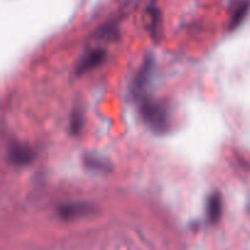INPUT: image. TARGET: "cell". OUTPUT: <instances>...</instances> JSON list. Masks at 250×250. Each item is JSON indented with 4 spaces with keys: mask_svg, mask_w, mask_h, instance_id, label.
Instances as JSON below:
<instances>
[{
    "mask_svg": "<svg viewBox=\"0 0 250 250\" xmlns=\"http://www.w3.org/2000/svg\"><path fill=\"white\" fill-rule=\"evenodd\" d=\"M141 100V115L144 122L156 133H166L171 127V114L167 107L158 100L144 94Z\"/></svg>",
    "mask_w": 250,
    "mask_h": 250,
    "instance_id": "6da1fadb",
    "label": "cell"
},
{
    "mask_svg": "<svg viewBox=\"0 0 250 250\" xmlns=\"http://www.w3.org/2000/svg\"><path fill=\"white\" fill-rule=\"evenodd\" d=\"M36 151L26 144L16 143L10 146L7 151V158H9L10 164L15 166H27L32 164L36 159Z\"/></svg>",
    "mask_w": 250,
    "mask_h": 250,
    "instance_id": "7a4b0ae2",
    "label": "cell"
},
{
    "mask_svg": "<svg viewBox=\"0 0 250 250\" xmlns=\"http://www.w3.org/2000/svg\"><path fill=\"white\" fill-rule=\"evenodd\" d=\"M94 207L87 202H71L62 204L59 208L58 212L63 220H73L80 217L88 216L93 214Z\"/></svg>",
    "mask_w": 250,
    "mask_h": 250,
    "instance_id": "3957f363",
    "label": "cell"
},
{
    "mask_svg": "<svg viewBox=\"0 0 250 250\" xmlns=\"http://www.w3.org/2000/svg\"><path fill=\"white\" fill-rule=\"evenodd\" d=\"M105 59H106V53L102 49H94V50L88 51L78 61L77 73L83 75V73H87L94 68L99 67L100 65L104 63Z\"/></svg>",
    "mask_w": 250,
    "mask_h": 250,
    "instance_id": "277c9868",
    "label": "cell"
},
{
    "mask_svg": "<svg viewBox=\"0 0 250 250\" xmlns=\"http://www.w3.org/2000/svg\"><path fill=\"white\" fill-rule=\"evenodd\" d=\"M153 70L154 61L151 58H148L142 65L141 70L138 71V75L136 76V80H134L133 93L137 98H141L146 94L144 92H146V85H148L151 75H153Z\"/></svg>",
    "mask_w": 250,
    "mask_h": 250,
    "instance_id": "5b68a950",
    "label": "cell"
},
{
    "mask_svg": "<svg viewBox=\"0 0 250 250\" xmlns=\"http://www.w3.org/2000/svg\"><path fill=\"white\" fill-rule=\"evenodd\" d=\"M208 221L211 224H216L222 215V197L219 192H212L208 197L207 205H205Z\"/></svg>",
    "mask_w": 250,
    "mask_h": 250,
    "instance_id": "8992f818",
    "label": "cell"
},
{
    "mask_svg": "<svg viewBox=\"0 0 250 250\" xmlns=\"http://www.w3.org/2000/svg\"><path fill=\"white\" fill-rule=\"evenodd\" d=\"M250 12V1L249 0H239L234 6L233 12L231 16V22H229V27L231 29L237 28L243 23L244 20Z\"/></svg>",
    "mask_w": 250,
    "mask_h": 250,
    "instance_id": "52a82bcc",
    "label": "cell"
},
{
    "mask_svg": "<svg viewBox=\"0 0 250 250\" xmlns=\"http://www.w3.org/2000/svg\"><path fill=\"white\" fill-rule=\"evenodd\" d=\"M84 163L88 167L98 171H105L107 168V165H109L106 163V160H104V159L99 158L97 155H87L85 156Z\"/></svg>",
    "mask_w": 250,
    "mask_h": 250,
    "instance_id": "ba28073f",
    "label": "cell"
},
{
    "mask_svg": "<svg viewBox=\"0 0 250 250\" xmlns=\"http://www.w3.org/2000/svg\"><path fill=\"white\" fill-rule=\"evenodd\" d=\"M83 124H84V121H83L82 114H81V112H76V114H73L72 119H71V121H70L71 133H73V134L80 133L81 129H82V127H83Z\"/></svg>",
    "mask_w": 250,
    "mask_h": 250,
    "instance_id": "9c48e42d",
    "label": "cell"
}]
</instances>
